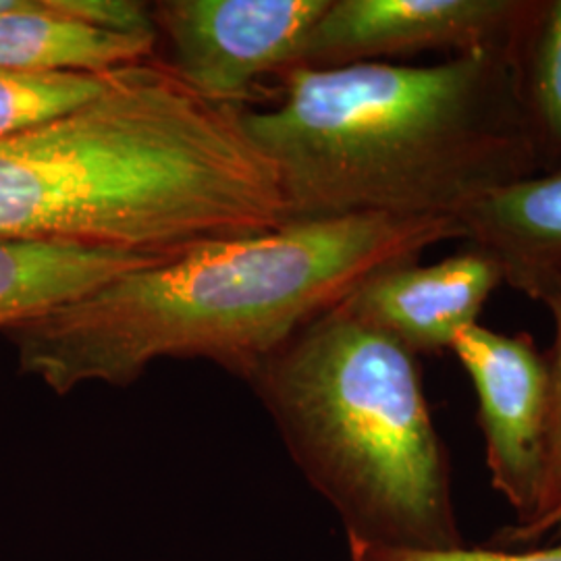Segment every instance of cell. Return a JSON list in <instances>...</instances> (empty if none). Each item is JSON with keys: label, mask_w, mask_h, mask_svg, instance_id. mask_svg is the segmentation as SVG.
Wrapping results in <instances>:
<instances>
[{"label": "cell", "mask_w": 561, "mask_h": 561, "mask_svg": "<svg viewBox=\"0 0 561 561\" xmlns=\"http://www.w3.org/2000/svg\"><path fill=\"white\" fill-rule=\"evenodd\" d=\"M463 238L454 217L289 221L141 266L2 335L21 375L57 396L125 387L169 358L215 362L248 381L375 273Z\"/></svg>", "instance_id": "1"}, {"label": "cell", "mask_w": 561, "mask_h": 561, "mask_svg": "<svg viewBox=\"0 0 561 561\" xmlns=\"http://www.w3.org/2000/svg\"><path fill=\"white\" fill-rule=\"evenodd\" d=\"M522 294L541 301L556 322V340L545 354L549 366V433H547V458L542 477L541 500L535 514L524 524L505 526L500 533V541L524 545L539 541L545 535L556 533L561 537V275L537 280L528 285Z\"/></svg>", "instance_id": "13"}, {"label": "cell", "mask_w": 561, "mask_h": 561, "mask_svg": "<svg viewBox=\"0 0 561 561\" xmlns=\"http://www.w3.org/2000/svg\"><path fill=\"white\" fill-rule=\"evenodd\" d=\"M479 400L491 482L528 520L541 500L549 433V366L530 335H502L479 322L451 343Z\"/></svg>", "instance_id": "6"}, {"label": "cell", "mask_w": 561, "mask_h": 561, "mask_svg": "<svg viewBox=\"0 0 561 561\" xmlns=\"http://www.w3.org/2000/svg\"><path fill=\"white\" fill-rule=\"evenodd\" d=\"M500 283V261L468 243L428 266L419 261L387 266L364 280L345 304L414 356L442 354L451 350L461 329L479 322L482 306Z\"/></svg>", "instance_id": "8"}, {"label": "cell", "mask_w": 561, "mask_h": 561, "mask_svg": "<svg viewBox=\"0 0 561 561\" xmlns=\"http://www.w3.org/2000/svg\"><path fill=\"white\" fill-rule=\"evenodd\" d=\"M304 477L347 539L461 547L451 466L419 356L343 301L308 322L248 379Z\"/></svg>", "instance_id": "4"}, {"label": "cell", "mask_w": 561, "mask_h": 561, "mask_svg": "<svg viewBox=\"0 0 561 561\" xmlns=\"http://www.w3.org/2000/svg\"><path fill=\"white\" fill-rule=\"evenodd\" d=\"M463 241L489 250L524 291L561 275V173L533 175L472 202L456 217Z\"/></svg>", "instance_id": "10"}, {"label": "cell", "mask_w": 561, "mask_h": 561, "mask_svg": "<svg viewBox=\"0 0 561 561\" xmlns=\"http://www.w3.org/2000/svg\"><path fill=\"white\" fill-rule=\"evenodd\" d=\"M329 0H162L152 4L164 65L204 101L241 108L256 81L296 67Z\"/></svg>", "instance_id": "5"}, {"label": "cell", "mask_w": 561, "mask_h": 561, "mask_svg": "<svg viewBox=\"0 0 561 561\" xmlns=\"http://www.w3.org/2000/svg\"><path fill=\"white\" fill-rule=\"evenodd\" d=\"M271 108H240L287 222L458 217L537 175L503 48L431 67L358 62L280 73Z\"/></svg>", "instance_id": "3"}, {"label": "cell", "mask_w": 561, "mask_h": 561, "mask_svg": "<svg viewBox=\"0 0 561 561\" xmlns=\"http://www.w3.org/2000/svg\"><path fill=\"white\" fill-rule=\"evenodd\" d=\"M350 561H561V545L530 551H500L479 547L454 549H403L347 539Z\"/></svg>", "instance_id": "15"}, {"label": "cell", "mask_w": 561, "mask_h": 561, "mask_svg": "<svg viewBox=\"0 0 561 561\" xmlns=\"http://www.w3.org/2000/svg\"><path fill=\"white\" fill-rule=\"evenodd\" d=\"M503 53L537 175L561 173V0H522Z\"/></svg>", "instance_id": "12"}, {"label": "cell", "mask_w": 561, "mask_h": 561, "mask_svg": "<svg viewBox=\"0 0 561 561\" xmlns=\"http://www.w3.org/2000/svg\"><path fill=\"white\" fill-rule=\"evenodd\" d=\"M113 76L20 73L0 69V138L55 119L101 94Z\"/></svg>", "instance_id": "14"}, {"label": "cell", "mask_w": 561, "mask_h": 561, "mask_svg": "<svg viewBox=\"0 0 561 561\" xmlns=\"http://www.w3.org/2000/svg\"><path fill=\"white\" fill-rule=\"evenodd\" d=\"M18 4V0H0V13L2 11H9V9H13Z\"/></svg>", "instance_id": "16"}, {"label": "cell", "mask_w": 561, "mask_h": 561, "mask_svg": "<svg viewBox=\"0 0 561 561\" xmlns=\"http://www.w3.org/2000/svg\"><path fill=\"white\" fill-rule=\"evenodd\" d=\"M240 108L164 65L113 71L78 108L0 138V240L178 259L287 222Z\"/></svg>", "instance_id": "2"}, {"label": "cell", "mask_w": 561, "mask_h": 561, "mask_svg": "<svg viewBox=\"0 0 561 561\" xmlns=\"http://www.w3.org/2000/svg\"><path fill=\"white\" fill-rule=\"evenodd\" d=\"M169 259L67 243L0 240V333L78 300L102 283Z\"/></svg>", "instance_id": "11"}, {"label": "cell", "mask_w": 561, "mask_h": 561, "mask_svg": "<svg viewBox=\"0 0 561 561\" xmlns=\"http://www.w3.org/2000/svg\"><path fill=\"white\" fill-rule=\"evenodd\" d=\"M520 7L522 0H329L301 42L296 67L503 48Z\"/></svg>", "instance_id": "7"}, {"label": "cell", "mask_w": 561, "mask_h": 561, "mask_svg": "<svg viewBox=\"0 0 561 561\" xmlns=\"http://www.w3.org/2000/svg\"><path fill=\"white\" fill-rule=\"evenodd\" d=\"M157 32H119L76 18L60 0H18L0 13V69L104 76L154 59Z\"/></svg>", "instance_id": "9"}]
</instances>
